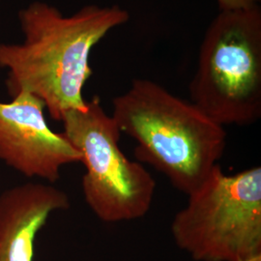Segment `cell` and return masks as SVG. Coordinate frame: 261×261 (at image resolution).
I'll return each instance as SVG.
<instances>
[{
	"instance_id": "obj_1",
	"label": "cell",
	"mask_w": 261,
	"mask_h": 261,
	"mask_svg": "<svg viewBox=\"0 0 261 261\" xmlns=\"http://www.w3.org/2000/svg\"><path fill=\"white\" fill-rule=\"evenodd\" d=\"M23 45H1L0 66L9 68L7 88L38 97L51 118L83 110L84 84L92 75L90 53L112 29L129 19L119 6H86L71 17L45 3H34L20 15Z\"/></svg>"
},
{
	"instance_id": "obj_2",
	"label": "cell",
	"mask_w": 261,
	"mask_h": 261,
	"mask_svg": "<svg viewBox=\"0 0 261 261\" xmlns=\"http://www.w3.org/2000/svg\"><path fill=\"white\" fill-rule=\"evenodd\" d=\"M112 103L119 130L137 142L136 157L187 196L204 182L224 155V127L157 83L137 79Z\"/></svg>"
},
{
	"instance_id": "obj_3",
	"label": "cell",
	"mask_w": 261,
	"mask_h": 261,
	"mask_svg": "<svg viewBox=\"0 0 261 261\" xmlns=\"http://www.w3.org/2000/svg\"><path fill=\"white\" fill-rule=\"evenodd\" d=\"M191 102L221 126L261 117V9L221 11L206 30Z\"/></svg>"
},
{
	"instance_id": "obj_4",
	"label": "cell",
	"mask_w": 261,
	"mask_h": 261,
	"mask_svg": "<svg viewBox=\"0 0 261 261\" xmlns=\"http://www.w3.org/2000/svg\"><path fill=\"white\" fill-rule=\"evenodd\" d=\"M196 261H261V168L224 174L217 165L171 223Z\"/></svg>"
},
{
	"instance_id": "obj_5",
	"label": "cell",
	"mask_w": 261,
	"mask_h": 261,
	"mask_svg": "<svg viewBox=\"0 0 261 261\" xmlns=\"http://www.w3.org/2000/svg\"><path fill=\"white\" fill-rule=\"evenodd\" d=\"M62 134L82 155L85 168L83 192L86 204L105 223L143 218L156 191L153 176L130 161L120 147L121 130L98 98L83 110L65 112Z\"/></svg>"
},
{
	"instance_id": "obj_6",
	"label": "cell",
	"mask_w": 261,
	"mask_h": 261,
	"mask_svg": "<svg viewBox=\"0 0 261 261\" xmlns=\"http://www.w3.org/2000/svg\"><path fill=\"white\" fill-rule=\"evenodd\" d=\"M44 103L21 92L0 103V160L27 177L55 183L64 166L81 163L80 151L47 125Z\"/></svg>"
},
{
	"instance_id": "obj_7",
	"label": "cell",
	"mask_w": 261,
	"mask_h": 261,
	"mask_svg": "<svg viewBox=\"0 0 261 261\" xmlns=\"http://www.w3.org/2000/svg\"><path fill=\"white\" fill-rule=\"evenodd\" d=\"M70 199L56 187L27 183L0 195V261H33L39 231L56 211L67 210Z\"/></svg>"
},
{
	"instance_id": "obj_8",
	"label": "cell",
	"mask_w": 261,
	"mask_h": 261,
	"mask_svg": "<svg viewBox=\"0 0 261 261\" xmlns=\"http://www.w3.org/2000/svg\"><path fill=\"white\" fill-rule=\"evenodd\" d=\"M221 11L245 9L257 5L259 0H217Z\"/></svg>"
}]
</instances>
